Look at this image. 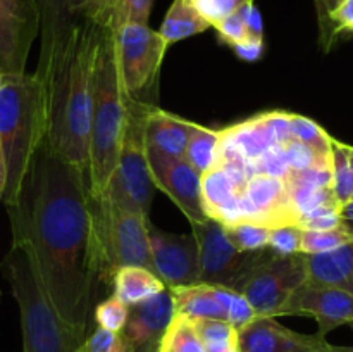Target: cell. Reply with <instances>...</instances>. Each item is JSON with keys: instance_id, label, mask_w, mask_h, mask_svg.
Masks as SVG:
<instances>
[{"instance_id": "2e32d148", "label": "cell", "mask_w": 353, "mask_h": 352, "mask_svg": "<svg viewBox=\"0 0 353 352\" xmlns=\"http://www.w3.org/2000/svg\"><path fill=\"white\" fill-rule=\"evenodd\" d=\"M240 352H333L321 335H305L283 326L271 316H257L238 330Z\"/></svg>"}, {"instance_id": "f907efd6", "label": "cell", "mask_w": 353, "mask_h": 352, "mask_svg": "<svg viewBox=\"0 0 353 352\" xmlns=\"http://www.w3.org/2000/svg\"><path fill=\"white\" fill-rule=\"evenodd\" d=\"M350 326H352V330H353V321H352V323H350Z\"/></svg>"}, {"instance_id": "d6a6232c", "label": "cell", "mask_w": 353, "mask_h": 352, "mask_svg": "<svg viewBox=\"0 0 353 352\" xmlns=\"http://www.w3.org/2000/svg\"><path fill=\"white\" fill-rule=\"evenodd\" d=\"M269 230L271 228L264 226L261 223L241 221V223L233 224V226H228L226 235L231 244L240 252H259L268 248Z\"/></svg>"}, {"instance_id": "52a82bcc", "label": "cell", "mask_w": 353, "mask_h": 352, "mask_svg": "<svg viewBox=\"0 0 353 352\" xmlns=\"http://www.w3.org/2000/svg\"><path fill=\"white\" fill-rule=\"evenodd\" d=\"M117 57L128 97L155 106L162 61L169 45L148 24H126L116 33Z\"/></svg>"}, {"instance_id": "7c38bea8", "label": "cell", "mask_w": 353, "mask_h": 352, "mask_svg": "<svg viewBox=\"0 0 353 352\" xmlns=\"http://www.w3.org/2000/svg\"><path fill=\"white\" fill-rule=\"evenodd\" d=\"M40 35L38 0H0V71L26 72L28 55Z\"/></svg>"}, {"instance_id": "bcb514c9", "label": "cell", "mask_w": 353, "mask_h": 352, "mask_svg": "<svg viewBox=\"0 0 353 352\" xmlns=\"http://www.w3.org/2000/svg\"><path fill=\"white\" fill-rule=\"evenodd\" d=\"M340 217H341V221H343L345 226H347L348 230L353 231V199L350 200V202H347L341 206Z\"/></svg>"}, {"instance_id": "4316f807", "label": "cell", "mask_w": 353, "mask_h": 352, "mask_svg": "<svg viewBox=\"0 0 353 352\" xmlns=\"http://www.w3.org/2000/svg\"><path fill=\"white\" fill-rule=\"evenodd\" d=\"M219 144H221V130L205 128L199 123H193L190 128L188 144H186L185 155L186 162H190L193 169L200 176L203 173L210 171L217 166L219 157Z\"/></svg>"}, {"instance_id": "e575fe53", "label": "cell", "mask_w": 353, "mask_h": 352, "mask_svg": "<svg viewBox=\"0 0 353 352\" xmlns=\"http://www.w3.org/2000/svg\"><path fill=\"white\" fill-rule=\"evenodd\" d=\"M128 314H130V307L121 302L116 295H110L97 304L95 311H93V321L99 328L121 333L128 321Z\"/></svg>"}, {"instance_id": "c3c4849f", "label": "cell", "mask_w": 353, "mask_h": 352, "mask_svg": "<svg viewBox=\"0 0 353 352\" xmlns=\"http://www.w3.org/2000/svg\"><path fill=\"white\" fill-rule=\"evenodd\" d=\"M333 352H353V347H336V345H333Z\"/></svg>"}, {"instance_id": "7a4b0ae2", "label": "cell", "mask_w": 353, "mask_h": 352, "mask_svg": "<svg viewBox=\"0 0 353 352\" xmlns=\"http://www.w3.org/2000/svg\"><path fill=\"white\" fill-rule=\"evenodd\" d=\"M103 30L93 24L74 28L34 75L45 86L48 150L88 173L92 75Z\"/></svg>"}, {"instance_id": "cb8c5ba5", "label": "cell", "mask_w": 353, "mask_h": 352, "mask_svg": "<svg viewBox=\"0 0 353 352\" xmlns=\"http://www.w3.org/2000/svg\"><path fill=\"white\" fill-rule=\"evenodd\" d=\"M154 0H99L90 23L99 30L117 33L126 24H147Z\"/></svg>"}, {"instance_id": "f35d334b", "label": "cell", "mask_w": 353, "mask_h": 352, "mask_svg": "<svg viewBox=\"0 0 353 352\" xmlns=\"http://www.w3.org/2000/svg\"><path fill=\"white\" fill-rule=\"evenodd\" d=\"M340 2L341 0H314L317 12V24H319V43L326 54L338 41L334 28L331 24V12Z\"/></svg>"}, {"instance_id": "ee69618b", "label": "cell", "mask_w": 353, "mask_h": 352, "mask_svg": "<svg viewBox=\"0 0 353 352\" xmlns=\"http://www.w3.org/2000/svg\"><path fill=\"white\" fill-rule=\"evenodd\" d=\"M343 224L340 217V211H331V213H323L317 214V216L307 217V219L300 221L299 226L302 230H333V228H338Z\"/></svg>"}, {"instance_id": "4dcf8cb0", "label": "cell", "mask_w": 353, "mask_h": 352, "mask_svg": "<svg viewBox=\"0 0 353 352\" xmlns=\"http://www.w3.org/2000/svg\"><path fill=\"white\" fill-rule=\"evenodd\" d=\"M290 137L309 145L319 157L331 161V135L310 117L290 113Z\"/></svg>"}, {"instance_id": "9a60e30c", "label": "cell", "mask_w": 353, "mask_h": 352, "mask_svg": "<svg viewBox=\"0 0 353 352\" xmlns=\"http://www.w3.org/2000/svg\"><path fill=\"white\" fill-rule=\"evenodd\" d=\"M148 169L155 188L162 190L181 209L190 223L205 219L200 199V175L185 157L147 148Z\"/></svg>"}, {"instance_id": "681fc988", "label": "cell", "mask_w": 353, "mask_h": 352, "mask_svg": "<svg viewBox=\"0 0 353 352\" xmlns=\"http://www.w3.org/2000/svg\"><path fill=\"white\" fill-rule=\"evenodd\" d=\"M2 81H3V72L0 71V86H2Z\"/></svg>"}, {"instance_id": "30bf717a", "label": "cell", "mask_w": 353, "mask_h": 352, "mask_svg": "<svg viewBox=\"0 0 353 352\" xmlns=\"http://www.w3.org/2000/svg\"><path fill=\"white\" fill-rule=\"evenodd\" d=\"M305 282V254L279 255L265 248L238 292L248 300L257 316L276 317L290 293Z\"/></svg>"}, {"instance_id": "f546056e", "label": "cell", "mask_w": 353, "mask_h": 352, "mask_svg": "<svg viewBox=\"0 0 353 352\" xmlns=\"http://www.w3.org/2000/svg\"><path fill=\"white\" fill-rule=\"evenodd\" d=\"M159 352H207L196 333L193 321L186 316L174 314L162 337Z\"/></svg>"}, {"instance_id": "836d02e7", "label": "cell", "mask_w": 353, "mask_h": 352, "mask_svg": "<svg viewBox=\"0 0 353 352\" xmlns=\"http://www.w3.org/2000/svg\"><path fill=\"white\" fill-rule=\"evenodd\" d=\"M212 289L216 292L217 299H219L221 306H223L224 313H226V321L233 324L236 330H241L257 317L248 300L240 292L221 285H212Z\"/></svg>"}, {"instance_id": "60d3db41", "label": "cell", "mask_w": 353, "mask_h": 352, "mask_svg": "<svg viewBox=\"0 0 353 352\" xmlns=\"http://www.w3.org/2000/svg\"><path fill=\"white\" fill-rule=\"evenodd\" d=\"M214 28H216L219 40L228 43L230 47H233V45L240 43L245 38H248L247 26H245L243 19H241L238 10L236 12L230 14V16L223 17L221 21H217V23L214 24Z\"/></svg>"}, {"instance_id": "5bb4252c", "label": "cell", "mask_w": 353, "mask_h": 352, "mask_svg": "<svg viewBox=\"0 0 353 352\" xmlns=\"http://www.w3.org/2000/svg\"><path fill=\"white\" fill-rule=\"evenodd\" d=\"M240 204L245 221L261 223L268 228L300 224L288 183L279 176L265 173L252 175L241 190Z\"/></svg>"}, {"instance_id": "d6986e66", "label": "cell", "mask_w": 353, "mask_h": 352, "mask_svg": "<svg viewBox=\"0 0 353 352\" xmlns=\"http://www.w3.org/2000/svg\"><path fill=\"white\" fill-rule=\"evenodd\" d=\"M240 190L219 166L200 176V199L203 214L224 228L245 221L240 204Z\"/></svg>"}, {"instance_id": "7dc6e473", "label": "cell", "mask_w": 353, "mask_h": 352, "mask_svg": "<svg viewBox=\"0 0 353 352\" xmlns=\"http://www.w3.org/2000/svg\"><path fill=\"white\" fill-rule=\"evenodd\" d=\"M3 190H6V162H3V154L0 148V199L3 195Z\"/></svg>"}, {"instance_id": "5b68a950", "label": "cell", "mask_w": 353, "mask_h": 352, "mask_svg": "<svg viewBox=\"0 0 353 352\" xmlns=\"http://www.w3.org/2000/svg\"><path fill=\"white\" fill-rule=\"evenodd\" d=\"M2 271L19 306L23 352H72L85 340L86 335L65 324L50 306L24 245L12 242Z\"/></svg>"}, {"instance_id": "f6af8a7d", "label": "cell", "mask_w": 353, "mask_h": 352, "mask_svg": "<svg viewBox=\"0 0 353 352\" xmlns=\"http://www.w3.org/2000/svg\"><path fill=\"white\" fill-rule=\"evenodd\" d=\"M233 50L241 61L255 62L264 54V38H245L240 43L233 45Z\"/></svg>"}, {"instance_id": "e0dca14e", "label": "cell", "mask_w": 353, "mask_h": 352, "mask_svg": "<svg viewBox=\"0 0 353 352\" xmlns=\"http://www.w3.org/2000/svg\"><path fill=\"white\" fill-rule=\"evenodd\" d=\"M172 316V295L169 289H165L152 299L130 306L128 321L121 333L133 352H159V345Z\"/></svg>"}, {"instance_id": "603a6c76", "label": "cell", "mask_w": 353, "mask_h": 352, "mask_svg": "<svg viewBox=\"0 0 353 352\" xmlns=\"http://www.w3.org/2000/svg\"><path fill=\"white\" fill-rule=\"evenodd\" d=\"M169 292L172 295L174 314L186 316L190 320L226 321V313H224L212 285L193 283V285L174 286V289H169Z\"/></svg>"}, {"instance_id": "44dd1931", "label": "cell", "mask_w": 353, "mask_h": 352, "mask_svg": "<svg viewBox=\"0 0 353 352\" xmlns=\"http://www.w3.org/2000/svg\"><path fill=\"white\" fill-rule=\"evenodd\" d=\"M307 282L333 285L353 293V242L324 254H305Z\"/></svg>"}, {"instance_id": "4fadbf2b", "label": "cell", "mask_w": 353, "mask_h": 352, "mask_svg": "<svg viewBox=\"0 0 353 352\" xmlns=\"http://www.w3.org/2000/svg\"><path fill=\"white\" fill-rule=\"evenodd\" d=\"M148 245H150L154 273L168 289L200 283L199 248L193 235H176L154 226L148 221Z\"/></svg>"}, {"instance_id": "6da1fadb", "label": "cell", "mask_w": 353, "mask_h": 352, "mask_svg": "<svg viewBox=\"0 0 353 352\" xmlns=\"http://www.w3.org/2000/svg\"><path fill=\"white\" fill-rule=\"evenodd\" d=\"M7 213L12 242L30 252L50 306L72 330L88 335L99 286L107 280L86 173L43 141L19 200Z\"/></svg>"}, {"instance_id": "1f68e13d", "label": "cell", "mask_w": 353, "mask_h": 352, "mask_svg": "<svg viewBox=\"0 0 353 352\" xmlns=\"http://www.w3.org/2000/svg\"><path fill=\"white\" fill-rule=\"evenodd\" d=\"M353 242V231L345 224L333 228V230H303L302 231V254H324L334 248Z\"/></svg>"}, {"instance_id": "9c48e42d", "label": "cell", "mask_w": 353, "mask_h": 352, "mask_svg": "<svg viewBox=\"0 0 353 352\" xmlns=\"http://www.w3.org/2000/svg\"><path fill=\"white\" fill-rule=\"evenodd\" d=\"M190 224L199 248L200 283L228 286L238 292L264 251L240 252L228 238L226 228L210 217Z\"/></svg>"}, {"instance_id": "d4e9b609", "label": "cell", "mask_w": 353, "mask_h": 352, "mask_svg": "<svg viewBox=\"0 0 353 352\" xmlns=\"http://www.w3.org/2000/svg\"><path fill=\"white\" fill-rule=\"evenodd\" d=\"M168 286L154 271L141 266H123L112 276V295L128 307L152 299Z\"/></svg>"}, {"instance_id": "83f0119b", "label": "cell", "mask_w": 353, "mask_h": 352, "mask_svg": "<svg viewBox=\"0 0 353 352\" xmlns=\"http://www.w3.org/2000/svg\"><path fill=\"white\" fill-rule=\"evenodd\" d=\"M331 188L340 206L353 199V145L331 137Z\"/></svg>"}, {"instance_id": "816d5d0a", "label": "cell", "mask_w": 353, "mask_h": 352, "mask_svg": "<svg viewBox=\"0 0 353 352\" xmlns=\"http://www.w3.org/2000/svg\"><path fill=\"white\" fill-rule=\"evenodd\" d=\"M0 295H2V293H0Z\"/></svg>"}, {"instance_id": "74e56055", "label": "cell", "mask_w": 353, "mask_h": 352, "mask_svg": "<svg viewBox=\"0 0 353 352\" xmlns=\"http://www.w3.org/2000/svg\"><path fill=\"white\" fill-rule=\"evenodd\" d=\"M302 228L299 224H285V226L269 230L268 248L279 255H292L302 252Z\"/></svg>"}, {"instance_id": "8992f818", "label": "cell", "mask_w": 353, "mask_h": 352, "mask_svg": "<svg viewBox=\"0 0 353 352\" xmlns=\"http://www.w3.org/2000/svg\"><path fill=\"white\" fill-rule=\"evenodd\" d=\"M93 200L107 285H112L114 273L123 266H141L154 271L148 245V217L114 182L109 183L102 197H93Z\"/></svg>"}, {"instance_id": "d590c367", "label": "cell", "mask_w": 353, "mask_h": 352, "mask_svg": "<svg viewBox=\"0 0 353 352\" xmlns=\"http://www.w3.org/2000/svg\"><path fill=\"white\" fill-rule=\"evenodd\" d=\"M72 352H133V349L123 333H114L97 326Z\"/></svg>"}, {"instance_id": "ffe728a7", "label": "cell", "mask_w": 353, "mask_h": 352, "mask_svg": "<svg viewBox=\"0 0 353 352\" xmlns=\"http://www.w3.org/2000/svg\"><path fill=\"white\" fill-rule=\"evenodd\" d=\"M192 121L181 119L178 116L152 106L147 114V145L162 154L183 157L188 144Z\"/></svg>"}, {"instance_id": "277c9868", "label": "cell", "mask_w": 353, "mask_h": 352, "mask_svg": "<svg viewBox=\"0 0 353 352\" xmlns=\"http://www.w3.org/2000/svg\"><path fill=\"white\" fill-rule=\"evenodd\" d=\"M47 135L45 86L37 75H3L0 86V148L6 162V207L16 206Z\"/></svg>"}, {"instance_id": "ba28073f", "label": "cell", "mask_w": 353, "mask_h": 352, "mask_svg": "<svg viewBox=\"0 0 353 352\" xmlns=\"http://www.w3.org/2000/svg\"><path fill=\"white\" fill-rule=\"evenodd\" d=\"M150 107V104L133 99L128 100L126 126L121 141L119 161L110 179L147 217L150 216L155 193L147 159V114Z\"/></svg>"}, {"instance_id": "b9f144b4", "label": "cell", "mask_w": 353, "mask_h": 352, "mask_svg": "<svg viewBox=\"0 0 353 352\" xmlns=\"http://www.w3.org/2000/svg\"><path fill=\"white\" fill-rule=\"evenodd\" d=\"M331 24L334 33L340 38L341 35L353 37V0H341L331 12Z\"/></svg>"}, {"instance_id": "f1b7e54d", "label": "cell", "mask_w": 353, "mask_h": 352, "mask_svg": "<svg viewBox=\"0 0 353 352\" xmlns=\"http://www.w3.org/2000/svg\"><path fill=\"white\" fill-rule=\"evenodd\" d=\"M207 352H240L238 330L223 320H192Z\"/></svg>"}, {"instance_id": "3957f363", "label": "cell", "mask_w": 353, "mask_h": 352, "mask_svg": "<svg viewBox=\"0 0 353 352\" xmlns=\"http://www.w3.org/2000/svg\"><path fill=\"white\" fill-rule=\"evenodd\" d=\"M128 97L117 57L116 33L103 30L95 52L92 75V119H90V192L102 197L119 161L126 126Z\"/></svg>"}, {"instance_id": "8fae6325", "label": "cell", "mask_w": 353, "mask_h": 352, "mask_svg": "<svg viewBox=\"0 0 353 352\" xmlns=\"http://www.w3.org/2000/svg\"><path fill=\"white\" fill-rule=\"evenodd\" d=\"M278 316H310L317 321V335L353 321V293L333 285L305 282L296 286L278 311Z\"/></svg>"}, {"instance_id": "8d00e7d4", "label": "cell", "mask_w": 353, "mask_h": 352, "mask_svg": "<svg viewBox=\"0 0 353 352\" xmlns=\"http://www.w3.org/2000/svg\"><path fill=\"white\" fill-rule=\"evenodd\" d=\"M283 155L290 166V171H305L310 168H331V161L319 157L309 145L290 138L281 145Z\"/></svg>"}, {"instance_id": "ac0fdd59", "label": "cell", "mask_w": 353, "mask_h": 352, "mask_svg": "<svg viewBox=\"0 0 353 352\" xmlns=\"http://www.w3.org/2000/svg\"><path fill=\"white\" fill-rule=\"evenodd\" d=\"M99 0H38L40 9V61L43 64L74 28L86 26Z\"/></svg>"}, {"instance_id": "7bdbcfd3", "label": "cell", "mask_w": 353, "mask_h": 352, "mask_svg": "<svg viewBox=\"0 0 353 352\" xmlns=\"http://www.w3.org/2000/svg\"><path fill=\"white\" fill-rule=\"evenodd\" d=\"M245 26H247L248 37L252 38H264V24H262V16L254 2H247L238 9Z\"/></svg>"}, {"instance_id": "ab89813d", "label": "cell", "mask_w": 353, "mask_h": 352, "mask_svg": "<svg viewBox=\"0 0 353 352\" xmlns=\"http://www.w3.org/2000/svg\"><path fill=\"white\" fill-rule=\"evenodd\" d=\"M200 14L210 23V26L221 21L223 17L236 12L241 6L254 0H192Z\"/></svg>"}, {"instance_id": "7402d4cb", "label": "cell", "mask_w": 353, "mask_h": 352, "mask_svg": "<svg viewBox=\"0 0 353 352\" xmlns=\"http://www.w3.org/2000/svg\"><path fill=\"white\" fill-rule=\"evenodd\" d=\"M221 138L250 162L257 161L264 152L278 145L269 126L268 113L226 128Z\"/></svg>"}, {"instance_id": "484cf974", "label": "cell", "mask_w": 353, "mask_h": 352, "mask_svg": "<svg viewBox=\"0 0 353 352\" xmlns=\"http://www.w3.org/2000/svg\"><path fill=\"white\" fill-rule=\"evenodd\" d=\"M209 28H212L210 23L196 10L192 0H172L159 33L162 35L165 43L171 45L193 35L203 33Z\"/></svg>"}]
</instances>
